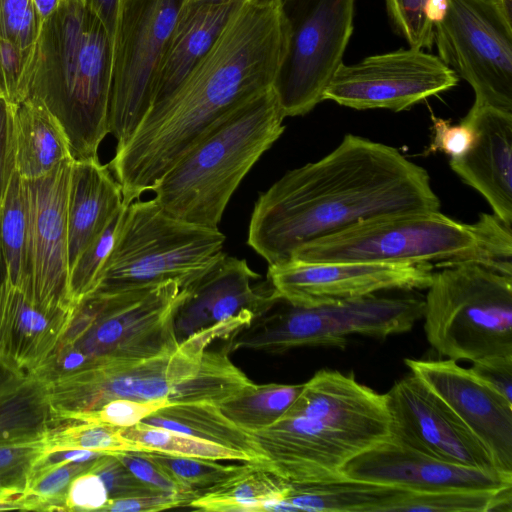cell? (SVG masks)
<instances>
[{
	"label": "cell",
	"mask_w": 512,
	"mask_h": 512,
	"mask_svg": "<svg viewBox=\"0 0 512 512\" xmlns=\"http://www.w3.org/2000/svg\"><path fill=\"white\" fill-rule=\"evenodd\" d=\"M344 480L412 492L495 491L512 487V473L450 463L403 442L393 433L351 459Z\"/></svg>",
	"instance_id": "ac0fdd59"
},
{
	"label": "cell",
	"mask_w": 512,
	"mask_h": 512,
	"mask_svg": "<svg viewBox=\"0 0 512 512\" xmlns=\"http://www.w3.org/2000/svg\"><path fill=\"white\" fill-rule=\"evenodd\" d=\"M0 247L6 281L29 291L27 198L24 180L15 169L0 203Z\"/></svg>",
	"instance_id": "f546056e"
},
{
	"label": "cell",
	"mask_w": 512,
	"mask_h": 512,
	"mask_svg": "<svg viewBox=\"0 0 512 512\" xmlns=\"http://www.w3.org/2000/svg\"><path fill=\"white\" fill-rule=\"evenodd\" d=\"M183 0H122L113 37L109 133L116 149L132 136L152 105L164 48Z\"/></svg>",
	"instance_id": "4fadbf2b"
},
{
	"label": "cell",
	"mask_w": 512,
	"mask_h": 512,
	"mask_svg": "<svg viewBox=\"0 0 512 512\" xmlns=\"http://www.w3.org/2000/svg\"><path fill=\"white\" fill-rule=\"evenodd\" d=\"M439 267L424 299L429 344L454 361L512 355V274L474 261Z\"/></svg>",
	"instance_id": "ba28073f"
},
{
	"label": "cell",
	"mask_w": 512,
	"mask_h": 512,
	"mask_svg": "<svg viewBox=\"0 0 512 512\" xmlns=\"http://www.w3.org/2000/svg\"><path fill=\"white\" fill-rule=\"evenodd\" d=\"M260 278L245 259L223 253L184 288L186 296L174 321L178 342L243 312H251L256 318L271 309L281 298L268 280L252 285Z\"/></svg>",
	"instance_id": "ffe728a7"
},
{
	"label": "cell",
	"mask_w": 512,
	"mask_h": 512,
	"mask_svg": "<svg viewBox=\"0 0 512 512\" xmlns=\"http://www.w3.org/2000/svg\"><path fill=\"white\" fill-rule=\"evenodd\" d=\"M103 480L110 499L128 498L156 493L138 479L115 454H104L89 468Z\"/></svg>",
	"instance_id": "60d3db41"
},
{
	"label": "cell",
	"mask_w": 512,
	"mask_h": 512,
	"mask_svg": "<svg viewBox=\"0 0 512 512\" xmlns=\"http://www.w3.org/2000/svg\"><path fill=\"white\" fill-rule=\"evenodd\" d=\"M109 499L103 480L88 469L70 482L65 499L66 511H102Z\"/></svg>",
	"instance_id": "7bdbcfd3"
},
{
	"label": "cell",
	"mask_w": 512,
	"mask_h": 512,
	"mask_svg": "<svg viewBox=\"0 0 512 512\" xmlns=\"http://www.w3.org/2000/svg\"><path fill=\"white\" fill-rule=\"evenodd\" d=\"M432 139L425 151V155L441 151L458 159L464 156L475 142V131L471 125L461 120L452 124L449 120L432 117Z\"/></svg>",
	"instance_id": "b9f144b4"
},
{
	"label": "cell",
	"mask_w": 512,
	"mask_h": 512,
	"mask_svg": "<svg viewBox=\"0 0 512 512\" xmlns=\"http://www.w3.org/2000/svg\"><path fill=\"white\" fill-rule=\"evenodd\" d=\"M287 43L281 0L242 2L208 52L117 150L123 170L153 188L224 113L273 86Z\"/></svg>",
	"instance_id": "7a4b0ae2"
},
{
	"label": "cell",
	"mask_w": 512,
	"mask_h": 512,
	"mask_svg": "<svg viewBox=\"0 0 512 512\" xmlns=\"http://www.w3.org/2000/svg\"><path fill=\"white\" fill-rule=\"evenodd\" d=\"M439 208L423 167L394 147L347 134L329 154L288 171L259 195L247 243L273 265L355 224Z\"/></svg>",
	"instance_id": "6da1fadb"
},
{
	"label": "cell",
	"mask_w": 512,
	"mask_h": 512,
	"mask_svg": "<svg viewBox=\"0 0 512 512\" xmlns=\"http://www.w3.org/2000/svg\"><path fill=\"white\" fill-rule=\"evenodd\" d=\"M289 483L263 462H247L239 473L195 497L187 507L208 512L276 511Z\"/></svg>",
	"instance_id": "4316f807"
},
{
	"label": "cell",
	"mask_w": 512,
	"mask_h": 512,
	"mask_svg": "<svg viewBox=\"0 0 512 512\" xmlns=\"http://www.w3.org/2000/svg\"><path fill=\"white\" fill-rule=\"evenodd\" d=\"M56 2L57 0H35L36 7L42 15L49 14Z\"/></svg>",
	"instance_id": "816d5d0a"
},
{
	"label": "cell",
	"mask_w": 512,
	"mask_h": 512,
	"mask_svg": "<svg viewBox=\"0 0 512 512\" xmlns=\"http://www.w3.org/2000/svg\"><path fill=\"white\" fill-rule=\"evenodd\" d=\"M390 511L511 512L512 487L495 491L426 493L404 490Z\"/></svg>",
	"instance_id": "1f68e13d"
},
{
	"label": "cell",
	"mask_w": 512,
	"mask_h": 512,
	"mask_svg": "<svg viewBox=\"0 0 512 512\" xmlns=\"http://www.w3.org/2000/svg\"><path fill=\"white\" fill-rule=\"evenodd\" d=\"M386 397L391 433L403 442L450 463L499 470L482 441L414 374L397 381Z\"/></svg>",
	"instance_id": "e0dca14e"
},
{
	"label": "cell",
	"mask_w": 512,
	"mask_h": 512,
	"mask_svg": "<svg viewBox=\"0 0 512 512\" xmlns=\"http://www.w3.org/2000/svg\"><path fill=\"white\" fill-rule=\"evenodd\" d=\"M241 3L183 0L157 68L151 107L179 86L211 48Z\"/></svg>",
	"instance_id": "603a6c76"
},
{
	"label": "cell",
	"mask_w": 512,
	"mask_h": 512,
	"mask_svg": "<svg viewBox=\"0 0 512 512\" xmlns=\"http://www.w3.org/2000/svg\"><path fill=\"white\" fill-rule=\"evenodd\" d=\"M386 393L323 369L276 422L250 432L266 467L290 484L344 480L343 467L391 434Z\"/></svg>",
	"instance_id": "3957f363"
},
{
	"label": "cell",
	"mask_w": 512,
	"mask_h": 512,
	"mask_svg": "<svg viewBox=\"0 0 512 512\" xmlns=\"http://www.w3.org/2000/svg\"><path fill=\"white\" fill-rule=\"evenodd\" d=\"M251 321L243 312L190 335L172 351L134 361L95 359L46 380L52 414L95 410L118 398L218 404L252 381L232 363L227 345L212 346Z\"/></svg>",
	"instance_id": "277c9868"
},
{
	"label": "cell",
	"mask_w": 512,
	"mask_h": 512,
	"mask_svg": "<svg viewBox=\"0 0 512 512\" xmlns=\"http://www.w3.org/2000/svg\"><path fill=\"white\" fill-rule=\"evenodd\" d=\"M192 498L186 495L156 492L146 495L109 499L102 511L151 512L187 507Z\"/></svg>",
	"instance_id": "f6af8a7d"
},
{
	"label": "cell",
	"mask_w": 512,
	"mask_h": 512,
	"mask_svg": "<svg viewBox=\"0 0 512 512\" xmlns=\"http://www.w3.org/2000/svg\"><path fill=\"white\" fill-rule=\"evenodd\" d=\"M218 1L259 2V1H273V0H218Z\"/></svg>",
	"instance_id": "db71d44e"
},
{
	"label": "cell",
	"mask_w": 512,
	"mask_h": 512,
	"mask_svg": "<svg viewBox=\"0 0 512 512\" xmlns=\"http://www.w3.org/2000/svg\"><path fill=\"white\" fill-rule=\"evenodd\" d=\"M152 461L195 497L241 472L247 465H224L217 460L143 451Z\"/></svg>",
	"instance_id": "d590c367"
},
{
	"label": "cell",
	"mask_w": 512,
	"mask_h": 512,
	"mask_svg": "<svg viewBox=\"0 0 512 512\" xmlns=\"http://www.w3.org/2000/svg\"><path fill=\"white\" fill-rule=\"evenodd\" d=\"M142 422L245 453L254 462H265L252 434L233 423L214 403L172 404L158 409Z\"/></svg>",
	"instance_id": "484cf974"
},
{
	"label": "cell",
	"mask_w": 512,
	"mask_h": 512,
	"mask_svg": "<svg viewBox=\"0 0 512 512\" xmlns=\"http://www.w3.org/2000/svg\"><path fill=\"white\" fill-rule=\"evenodd\" d=\"M124 205L121 186L108 165L99 158L74 159L67 209L69 271Z\"/></svg>",
	"instance_id": "cb8c5ba5"
},
{
	"label": "cell",
	"mask_w": 512,
	"mask_h": 512,
	"mask_svg": "<svg viewBox=\"0 0 512 512\" xmlns=\"http://www.w3.org/2000/svg\"><path fill=\"white\" fill-rule=\"evenodd\" d=\"M430 263L305 262L289 259L269 265L267 280L279 297L312 308L364 298L389 290L427 289Z\"/></svg>",
	"instance_id": "9a60e30c"
},
{
	"label": "cell",
	"mask_w": 512,
	"mask_h": 512,
	"mask_svg": "<svg viewBox=\"0 0 512 512\" xmlns=\"http://www.w3.org/2000/svg\"><path fill=\"white\" fill-rule=\"evenodd\" d=\"M172 405L168 400L140 401L118 398L89 411L62 412L54 415L59 424L66 421L101 423L121 428L134 426L158 409Z\"/></svg>",
	"instance_id": "ab89813d"
},
{
	"label": "cell",
	"mask_w": 512,
	"mask_h": 512,
	"mask_svg": "<svg viewBox=\"0 0 512 512\" xmlns=\"http://www.w3.org/2000/svg\"><path fill=\"white\" fill-rule=\"evenodd\" d=\"M287 50L273 90L285 117L323 101L352 36L355 0H281Z\"/></svg>",
	"instance_id": "7c38bea8"
},
{
	"label": "cell",
	"mask_w": 512,
	"mask_h": 512,
	"mask_svg": "<svg viewBox=\"0 0 512 512\" xmlns=\"http://www.w3.org/2000/svg\"><path fill=\"white\" fill-rule=\"evenodd\" d=\"M434 43L473 88L472 106L512 113V0H444Z\"/></svg>",
	"instance_id": "8fae6325"
},
{
	"label": "cell",
	"mask_w": 512,
	"mask_h": 512,
	"mask_svg": "<svg viewBox=\"0 0 512 512\" xmlns=\"http://www.w3.org/2000/svg\"><path fill=\"white\" fill-rule=\"evenodd\" d=\"M25 377L26 375L13 369L0 354V392Z\"/></svg>",
	"instance_id": "f907efd6"
},
{
	"label": "cell",
	"mask_w": 512,
	"mask_h": 512,
	"mask_svg": "<svg viewBox=\"0 0 512 512\" xmlns=\"http://www.w3.org/2000/svg\"><path fill=\"white\" fill-rule=\"evenodd\" d=\"M13 110L0 99V203L15 169Z\"/></svg>",
	"instance_id": "7dc6e473"
},
{
	"label": "cell",
	"mask_w": 512,
	"mask_h": 512,
	"mask_svg": "<svg viewBox=\"0 0 512 512\" xmlns=\"http://www.w3.org/2000/svg\"><path fill=\"white\" fill-rule=\"evenodd\" d=\"M405 364L482 441L497 468L512 473V403L457 361L409 358Z\"/></svg>",
	"instance_id": "d6986e66"
},
{
	"label": "cell",
	"mask_w": 512,
	"mask_h": 512,
	"mask_svg": "<svg viewBox=\"0 0 512 512\" xmlns=\"http://www.w3.org/2000/svg\"><path fill=\"white\" fill-rule=\"evenodd\" d=\"M402 491L387 485L351 480L289 483L284 502L290 511L380 512L389 511Z\"/></svg>",
	"instance_id": "83f0119b"
},
{
	"label": "cell",
	"mask_w": 512,
	"mask_h": 512,
	"mask_svg": "<svg viewBox=\"0 0 512 512\" xmlns=\"http://www.w3.org/2000/svg\"><path fill=\"white\" fill-rule=\"evenodd\" d=\"M225 239L219 228L172 217L153 198L133 201L126 207L113 249L91 293L167 281H176L184 289L221 257Z\"/></svg>",
	"instance_id": "9c48e42d"
},
{
	"label": "cell",
	"mask_w": 512,
	"mask_h": 512,
	"mask_svg": "<svg viewBox=\"0 0 512 512\" xmlns=\"http://www.w3.org/2000/svg\"><path fill=\"white\" fill-rule=\"evenodd\" d=\"M472 363V372L512 403V355L489 356Z\"/></svg>",
	"instance_id": "bcb514c9"
},
{
	"label": "cell",
	"mask_w": 512,
	"mask_h": 512,
	"mask_svg": "<svg viewBox=\"0 0 512 512\" xmlns=\"http://www.w3.org/2000/svg\"><path fill=\"white\" fill-rule=\"evenodd\" d=\"M7 25L12 32L25 33L32 21L29 0H5Z\"/></svg>",
	"instance_id": "c3c4849f"
},
{
	"label": "cell",
	"mask_w": 512,
	"mask_h": 512,
	"mask_svg": "<svg viewBox=\"0 0 512 512\" xmlns=\"http://www.w3.org/2000/svg\"><path fill=\"white\" fill-rule=\"evenodd\" d=\"M121 431V427L107 424L66 421L51 428L44 443L48 453L73 449L107 454L146 451L142 445L125 438Z\"/></svg>",
	"instance_id": "836d02e7"
},
{
	"label": "cell",
	"mask_w": 512,
	"mask_h": 512,
	"mask_svg": "<svg viewBox=\"0 0 512 512\" xmlns=\"http://www.w3.org/2000/svg\"><path fill=\"white\" fill-rule=\"evenodd\" d=\"M438 56L409 47L372 55L338 68L323 100L357 110L402 111L458 84Z\"/></svg>",
	"instance_id": "5bb4252c"
},
{
	"label": "cell",
	"mask_w": 512,
	"mask_h": 512,
	"mask_svg": "<svg viewBox=\"0 0 512 512\" xmlns=\"http://www.w3.org/2000/svg\"><path fill=\"white\" fill-rule=\"evenodd\" d=\"M442 0H385L394 31L411 48L430 49L434 43V23Z\"/></svg>",
	"instance_id": "f35d334b"
},
{
	"label": "cell",
	"mask_w": 512,
	"mask_h": 512,
	"mask_svg": "<svg viewBox=\"0 0 512 512\" xmlns=\"http://www.w3.org/2000/svg\"><path fill=\"white\" fill-rule=\"evenodd\" d=\"M462 121L473 127L475 142L464 156L450 159V166L512 225V113L472 106Z\"/></svg>",
	"instance_id": "44dd1931"
},
{
	"label": "cell",
	"mask_w": 512,
	"mask_h": 512,
	"mask_svg": "<svg viewBox=\"0 0 512 512\" xmlns=\"http://www.w3.org/2000/svg\"><path fill=\"white\" fill-rule=\"evenodd\" d=\"M303 384H250L216 404L240 428L253 432L270 426L290 408Z\"/></svg>",
	"instance_id": "4dcf8cb0"
},
{
	"label": "cell",
	"mask_w": 512,
	"mask_h": 512,
	"mask_svg": "<svg viewBox=\"0 0 512 512\" xmlns=\"http://www.w3.org/2000/svg\"><path fill=\"white\" fill-rule=\"evenodd\" d=\"M5 284H6V273H5V267H4L3 257H2L1 247H0V297H1V294H2Z\"/></svg>",
	"instance_id": "f5cc1de1"
},
{
	"label": "cell",
	"mask_w": 512,
	"mask_h": 512,
	"mask_svg": "<svg viewBox=\"0 0 512 512\" xmlns=\"http://www.w3.org/2000/svg\"><path fill=\"white\" fill-rule=\"evenodd\" d=\"M121 434L142 445L146 451L196 457L210 460H239L254 462L247 454L186 434L140 422L122 428Z\"/></svg>",
	"instance_id": "d6a6232c"
},
{
	"label": "cell",
	"mask_w": 512,
	"mask_h": 512,
	"mask_svg": "<svg viewBox=\"0 0 512 512\" xmlns=\"http://www.w3.org/2000/svg\"><path fill=\"white\" fill-rule=\"evenodd\" d=\"M121 2L122 0H91L97 17L104 25L112 42Z\"/></svg>",
	"instance_id": "681fc988"
},
{
	"label": "cell",
	"mask_w": 512,
	"mask_h": 512,
	"mask_svg": "<svg viewBox=\"0 0 512 512\" xmlns=\"http://www.w3.org/2000/svg\"><path fill=\"white\" fill-rule=\"evenodd\" d=\"M273 87L217 119L162 176L154 201L179 220L218 228L240 182L285 130Z\"/></svg>",
	"instance_id": "5b68a950"
},
{
	"label": "cell",
	"mask_w": 512,
	"mask_h": 512,
	"mask_svg": "<svg viewBox=\"0 0 512 512\" xmlns=\"http://www.w3.org/2000/svg\"><path fill=\"white\" fill-rule=\"evenodd\" d=\"M13 124L15 170L22 179L40 178L74 159L66 133L42 101L14 106Z\"/></svg>",
	"instance_id": "d4e9b609"
},
{
	"label": "cell",
	"mask_w": 512,
	"mask_h": 512,
	"mask_svg": "<svg viewBox=\"0 0 512 512\" xmlns=\"http://www.w3.org/2000/svg\"><path fill=\"white\" fill-rule=\"evenodd\" d=\"M75 310V309H74ZM74 310H51L7 281L0 297V354L16 371L35 374L67 331Z\"/></svg>",
	"instance_id": "7402d4cb"
},
{
	"label": "cell",
	"mask_w": 512,
	"mask_h": 512,
	"mask_svg": "<svg viewBox=\"0 0 512 512\" xmlns=\"http://www.w3.org/2000/svg\"><path fill=\"white\" fill-rule=\"evenodd\" d=\"M185 296L176 281L87 295L35 374L46 381L95 359L134 361L176 349L175 315Z\"/></svg>",
	"instance_id": "52a82bcc"
},
{
	"label": "cell",
	"mask_w": 512,
	"mask_h": 512,
	"mask_svg": "<svg viewBox=\"0 0 512 512\" xmlns=\"http://www.w3.org/2000/svg\"><path fill=\"white\" fill-rule=\"evenodd\" d=\"M47 454L44 439L0 445V511L24 510L33 473Z\"/></svg>",
	"instance_id": "e575fe53"
},
{
	"label": "cell",
	"mask_w": 512,
	"mask_h": 512,
	"mask_svg": "<svg viewBox=\"0 0 512 512\" xmlns=\"http://www.w3.org/2000/svg\"><path fill=\"white\" fill-rule=\"evenodd\" d=\"M305 262L422 264L474 261L512 274V225L494 213L472 224L438 211L383 216L299 247Z\"/></svg>",
	"instance_id": "8992f818"
},
{
	"label": "cell",
	"mask_w": 512,
	"mask_h": 512,
	"mask_svg": "<svg viewBox=\"0 0 512 512\" xmlns=\"http://www.w3.org/2000/svg\"><path fill=\"white\" fill-rule=\"evenodd\" d=\"M73 160L24 180L28 210L29 294L44 308L72 311L69 293L68 193Z\"/></svg>",
	"instance_id": "2e32d148"
},
{
	"label": "cell",
	"mask_w": 512,
	"mask_h": 512,
	"mask_svg": "<svg viewBox=\"0 0 512 512\" xmlns=\"http://www.w3.org/2000/svg\"><path fill=\"white\" fill-rule=\"evenodd\" d=\"M90 462L50 461L46 457L36 467L24 495V510L66 511L65 499L72 479L87 471Z\"/></svg>",
	"instance_id": "8d00e7d4"
},
{
	"label": "cell",
	"mask_w": 512,
	"mask_h": 512,
	"mask_svg": "<svg viewBox=\"0 0 512 512\" xmlns=\"http://www.w3.org/2000/svg\"><path fill=\"white\" fill-rule=\"evenodd\" d=\"M57 424L39 376L28 375L0 392V445L44 439Z\"/></svg>",
	"instance_id": "f1b7e54d"
},
{
	"label": "cell",
	"mask_w": 512,
	"mask_h": 512,
	"mask_svg": "<svg viewBox=\"0 0 512 512\" xmlns=\"http://www.w3.org/2000/svg\"><path fill=\"white\" fill-rule=\"evenodd\" d=\"M116 457L142 482L157 492L186 495L194 499L175 482L157 463L148 458L143 451H125L114 453Z\"/></svg>",
	"instance_id": "ee69618b"
},
{
	"label": "cell",
	"mask_w": 512,
	"mask_h": 512,
	"mask_svg": "<svg viewBox=\"0 0 512 512\" xmlns=\"http://www.w3.org/2000/svg\"><path fill=\"white\" fill-rule=\"evenodd\" d=\"M126 207L127 205H124L118 210L71 267L69 293L75 306L94 290L99 274L113 249Z\"/></svg>",
	"instance_id": "74e56055"
},
{
	"label": "cell",
	"mask_w": 512,
	"mask_h": 512,
	"mask_svg": "<svg viewBox=\"0 0 512 512\" xmlns=\"http://www.w3.org/2000/svg\"><path fill=\"white\" fill-rule=\"evenodd\" d=\"M281 303L235 334L229 343L230 351L283 353L299 347L344 349L349 335L386 338L405 333L424 314V299L415 296L374 294L312 308L296 307L282 299Z\"/></svg>",
	"instance_id": "30bf717a"
}]
</instances>
